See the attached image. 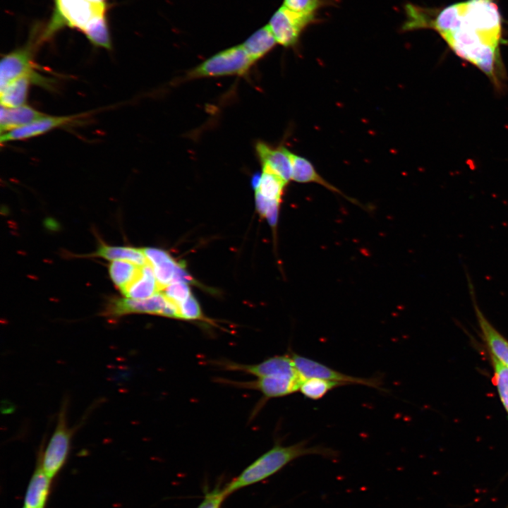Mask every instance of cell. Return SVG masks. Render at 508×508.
I'll return each mask as SVG.
<instances>
[{"label": "cell", "mask_w": 508, "mask_h": 508, "mask_svg": "<svg viewBox=\"0 0 508 508\" xmlns=\"http://www.w3.org/2000/svg\"><path fill=\"white\" fill-rule=\"evenodd\" d=\"M133 313H146L180 319L179 306L161 291L145 299H110L104 311L106 317L111 318Z\"/></svg>", "instance_id": "cell-6"}, {"label": "cell", "mask_w": 508, "mask_h": 508, "mask_svg": "<svg viewBox=\"0 0 508 508\" xmlns=\"http://www.w3.org/2000/svg\"><path fill=\"white\" fill-rule=\"evenodd\" d=\"M55 11L46 29L43 30L44 41L49 39L64 25L80 31L93 20L106 16L107 0H54Z\"/></svg>", "instance_id": "cell-3"}, {"label": "cell", "mask_w": 508, "mask_h": 508, "mask_svg": "<svg viewBox=\"0 0 508 508\" xmlns=\"http://www.w3.org/2000/svg\"><path fill=\"white\" fill-rule=\"evenodd\" d=\"M36 84L34 78L23 76L15 80L0 89L1 106L8 108L17 107L26 104L31 84Z\"/></svg>", "instance_id": "cell-19"}, {"label": "cell", "mask_w": 508, "mask_h": 508, "mask_svg": "<svg viewBox=\"0 0 508 508\" xmlns=\"http://www.w3.org/2000/svg\"><path fill=\"white\" fill-rule=\"evenodd\" d=\"M405 13L404 31L435 30L456 55L495 78L502 20L494 0H466L439 10L409 4Z\"/></svg>", "instance_id": "cell-1"}, {"label": "cell", "mask_w": 508, "mask_h": 508, "mask_svg": "<svg viewBox=\"0 0 508 508\" xmlns=\"http://www.w3.org/2000/svg\"><path fill=\"white\" fill-rule=\"evenodd\" d=\"M326 0H284L283 6L298 13H317Z\"/></svg>", "instance_id": "cell-29"}, {"label": "cell", "mask_w": 508, "mask_h": 508, "mask_svg": "<svg viewBox=\"0 0 508 508\" xmlns=\"http://www.w3.org/2000/svg\"><path fill=\"white\" fill-rule=\"evenodd\" d=\"M92 44L106 49H111V42L106 16L91 22L83 31Z\"/></svg>", "instance_id": "cell-25"}, {"label": "cell", "mask_w": 508, "mask_h": 508, "mask_svg": "<svg viewBox=\"0 0 508 508\" xmlns=\"http://www.w3.org/2000/svg\"><path fill=\"white\" fill-rule=\"evenodd\" d=\"M495 380L502 402L508 412V367L492 356Z\"/></svg>", "instance_id": "cell-27"}, {"label": "cell", "mask_w": 508, "mask_h": 508, "mask_svg": "<svg viewBox=\"0 0 508 508\" xmlns=\"http://www.w3.org/2000/svg\"><path fill=\"white\" fill-rule=\"evenodd\" d=\"M280 200H273L267 210L265 217L272 227H275L277 223Z\"/></svg>", "instance_id": "cell-32"}, {"label": "cell", "mask_w": 508, "mask_h": 508, "mask_svg": "<svg viewBox=\"0 0 508 508\" xmlns=\"http://www.w3.org/2000/svg\"><path fill=\"white\" fill-rule=\"evenodd\" d=\"M226 497L223 488L221 489L217 486L205 494L203 500L197 508H221Z\"/></svg>", "instance_id": "cell-31"}, {"label": "cell", "mask_w": 508, "mask_h": 508, "mask_svg": "<svg viewBox=\"0 0 508 508\" xmlns=\"http://www.w3.org/2000/svg\"><path fill=\"white\" fill-rule=\"evenodd\" d=\"M51 478L42 470L41 465L35 471L25 497L27 508H44L49 490Z\"/></svg>", "instance_id": "cell-20"}, {"label": "cell", "mask_w": 508, "mask_h": 508, "mask_svg": "<svg viewBox=\"0 0 508 508\" xmlns=\"http://www.w3.org/2000/svg\"><path fill=\"white\" fill-rule=\"evenodd\" d=\"M277 44L268 25L252 34L241 45L255 62L270 52Z\"/></svg>", "instance_id": "cell-21"}, {"label": "cell", "mask_w": 508, "mask_h": 508, "mask_svg": "<svg viewBox=\"0 0 508 508\" xmlns=\"http://www.w3.org/2000/svg\"><path fill=\"white\" fill-rule=\"evenodd\" d=\"M302 381L301 377L274 376L259 377L253 381L238 383V385L258 390L267 398H276L298 391Z\"/></svg>", "instance_id": "cell-13"}, {"label": "cell", "mask_w": 508, "mask_h": 508, "mask_svg": "<svg viewBox=\"0 0 508 508\" xmlns=\"http://www.w3.org/2000/svg\"><path fill=\"white\" fill-rule=\"evenodd\" d=\"M164 296L178 306L191 294L189 286L185 282H174L161 291Z\"/></svg>", "instance_id": "cell-28"}, {"label": "cell", "mask_w": 508, "mask_h": 508, "mask_svg": "<svg viewBox=\"0 0 508 508\" xmlns=\"http://www.w3.org/2000/svg\"><path fill=\"white\" fill-rule=\"evenodd\" d=\"M142 267L128 261L114 260L108 269L113 283L122 291L138 277Z\"/></svg>", "instance_id": "cell-23"}, {"label": "cell", "mask_w": 508, "mask_h": 508, "mask_svg": "<svg viewBox=\"0 0 508 508\" xmlns=\"http://www.w3.org/2000/svg\"><path fill=\"white\" fill-rule=\"evenodd\" d=\"M294 365L303 380L317 377L335 381L346 385H361L382 389V382L378 377H360L349 375L335 370L311 358L291 352Z\"/></svg>", "instance_id": "cell-8"}, {"label": "cell", "mask_w": 508, "mask_h": 508, "mask_svg": "<svg viewBox=\"0 0 508 508\" xmlns=\"http://www.w3.org/2000/svg\"><path fill=\"white\" fill-rule=\"evenodd\" d=\"M71 433L67 428L66 408L63 406L59 414L56 428L44 451L41 467L51 479L64 465L70 447Z\"/></svg>", "instance_id": "cell-9"}, {"label": "cell", "mask_w": 508, "mask_h": 508, "mask_svg": "<svg viewBox=\"0 0 508 508\" xmlns=\"http://www.w3.org/2000/svg\"><path fill=\"white\" fill-rule=\"evenodd\" d=\"M262 167L269 169L286 183L292 177V152L284 147L272 148L262 142L255 145Z\"/></svg>", "instance_id": "cell-12"}, {"label": "cell", "mask_w": 508, "mask_h": 508, "mask_svg": "<svg viewBox=\"0 0 508 508\" xmlns=\"http://www.w3.org/2000/svg\"><path fill=\"white\" fill-rule=\"evenodd\" d=\"M42 32L37 29L28 43L21 47L10 52L2 56L0 62V89L11 82L23 76L30 75L34 78L36 84L47 87L52 86L49 78L36 72L34 61L37 47L42 42Z\"/></svg>", "instance_id": "cell-4"}, {"label": "cell", "mask_w": 508, "mask_h": 508, "mask_svg": "<svg viewBox=\"0 0 508 508\" xmlns=\"http://www.w3.org/2000/svg\"><path fill=\"white\" fill-rule=\"evenodd\" d=\"M45 115L46 114L28 104L12 108L1 106V133L28 125Z\"/></svg>", "instance_id": "cell-16"}, {"label": "cell", "mask_w": 508, "mask_h": 508, "mask_svg": "<svg viewBox=\"0 0 508 508\" xmlns=\"http://www.w3.org/2000/svg\"><path fill=\"white\" fill-rule=\"evenodd\" d=\"M121 292L131 299H145L160 292L151 265L148 263L143 266L138 277Z\"/></svg>", "instance_id": "cell-18"}, {"label": "cell", "mask_w": 508, "mask_h": 508, "mask_svg": "<svg viewBox=\"0 0 508 508\" xmlns=\"http://www.w3.org/2000/svg\"><path fill=\"white\" fill-rule=\"evenodd\" d=\"M23 508H27L26 507H24Z\"/></svg>", "instance_id": "cell-34"}, {"label": "cell", "mask_w": 508, "mask_h": 508, "mask_svg": "<svg viewBox=\"0 0 508 508\" xmlns=\"http://www.w3.org/2000/svg\"><path fill=\"white\" fill-rule=\"evenodd\" d=\"M345 385L343 383L317 378L310 377L303 380L299 391L307 398L318 400L322 398L332 389Z\"/></svg>", "instance_id": "cell-26"}, {"label": "cell", "mask_w": 508, "mask_h": 508, "mask_svg": "<svg viewBox=\"0 0 508 508\" xmlns=\"http://www.w3.org/2000/svg\"><path fill=\"white\" fill-rule=\"evenodd\" d=\"M143 253L153 268L160 291L174 282L178 263L165 250L155 248H145Z\"/></svg>", "instance_id": "cell-14"}, {"label": "cell", "mask_w": 508, "mask_h": 508, "mask_svg": "<svg viewBox=\"0 0 508 508\" xmlns=\"http://www.w3.org/2000/svg\"><path fill=\"white\" fill-rule=\"evenodd\" d=\"M255 63L246 53L241 44L236 45L208 58L190 70L186 75L188 79L206 77H219L243 75Z\"/></svg>", "instance_id": "cell-5"}, {"label": "cell", "mask_w": 508, "mask_h": 508, "mask_svg": "<svg viewBox=\"0 0 508 508\" xmlns=\"http://www.w3.org/2000/svg\"><path fill=\"white\" fill-rule=\"evenodd\" d=\"M287 183L279 176L262 167V173L255 191L270 200H280L284 188Z\"/></svg>", "instance_id": "cell-24"}, {"label": "cell", "mask_w": 508, "mask_h": 508, "mask_svg": "<svg viewBox=\"0 0 508 508\" xmlns=\"http://www.w3.org/2000/svg\"><path fill=\"white\" fill-rule=\"evenodd\" d=\"M90 256L99 257L110 260H123L139 266L148 264L143 249L125 246H113L104 243Z\"/></svg>", "instance_id": "cell-22"}, {"label": "cell", "mask_w": 508, "mask_h": 508, "mask_svg": "<svg viewBox=\"0 0 508 508\" xmlns=\"http://www.w3.org/2000/svg\"><path fill=\"white\" fill-rule=\"evenodd\" d=\"M317 13H298L283 5L271 17L268 26L277 44L294 47L303 30L318 20Z\"/></svg>", "instance_id": "cell-7"}, {"label": "cell", "mask_w": 508, "mask_h": 508, "mask_svg": "<svg viewBox=\"0 0 508 508\" xmlns=\"http://www.w3.org/2000/svg\"><path fill=\"white\" fill-rule=\"evenodd\" d=\"M272 201L265 198L260 193L255 191L256 208L261 216L265 217L267 210Z\"/></svg>", "instance_id": "cell-33"}, {"label": "cell", "mask_w": 508, "mask_h": 508, "mask_svg": "<svg viewBox=\"0 0 508 508\" xmlns=\"http://www.w3.org/2000/svg\"><path fill=\"white\" fill-rule=\"evenodd\" d=\"M474 305L478 324L492 356L508 367V341L488 322L477 304Z\"/></svg>", "instance_id": "cell-17"}, {"label": "cell", "mask_w": 508, "mask_h": 508, "mask_svg": "<svg viewBox=\"0 0 508 508\" xmlns=\"http://www.w3.org/2000/svg\"><path fill=\"white\" fill-rule=\"evenodd\" d=\"M224 366L231 370L252 375L256 378L274 376L302 378L298 373L290 354L274 356L256 364L246 365L228 362L225 363Z\"/></svg>", "instance_id": "cell-10"}, {"label": "cell", "mask_w": 508, "mask_h": 508, "mask_svg": "<svg viewBox=\"0 0 508 508\" xmlns=\"http://www.w3.org/2000/svg\"><path fill=\"white\" fill-rule=\"evenodd\" d=\"M307 455L334 459L338 456V453L323 446L308 447L306 440L289 446L276 443L224 487L223 491L227 497L236 490L269 478L292 461Z\"/></svg>", "instance_id": "cell-2"}, {"label": "cell", "mask_w": 508, "mask_h": 508, "mask_svg": "<svg viewBox=\"0 0 508 508\" xmlns=\"http://www.w3.org/2000/svg\"><path fill=\"white\" fill-rule=\"evenodd\" d=\"M179 309L180 319L197 320L203 318L200 307L192 295L179 306Z\"/></svg>", "instance_id": "cell-30"}, {"label": "cell", "mask_w": 508, "mask_h": 508, "mask_svg": "<svg viewBox=\"0 0 508 508\" xmlns=\"http://www.w3.org/2000/svg\"><path fill=\"white\" fill-rule=\"evenodd\" d=\"M292 165L291 180L298 183H315L322 185L330 191L341 195L353 203L362 206L356 200L348 197L339 189L323 179L307 159L292 153Z\"/></svg>", "instance_id": "cell-15"}, {"label": "cell", "mask_w": 508, "mask_h": 508, "mask_svg": "<svg viewBox=\"0 0 508 508\" xmlns=\"http://www.w3.org/2000/svg\"><path fill=\"white\" fill-rule=\"evenodd\" d=\"M80 117V114L61 116L46 114L28 125L1 133L0 142L1 144H6L13 141L30 139L73 123Z\"/></svg>", "instance_id": "cell-11"}]
</instances>
